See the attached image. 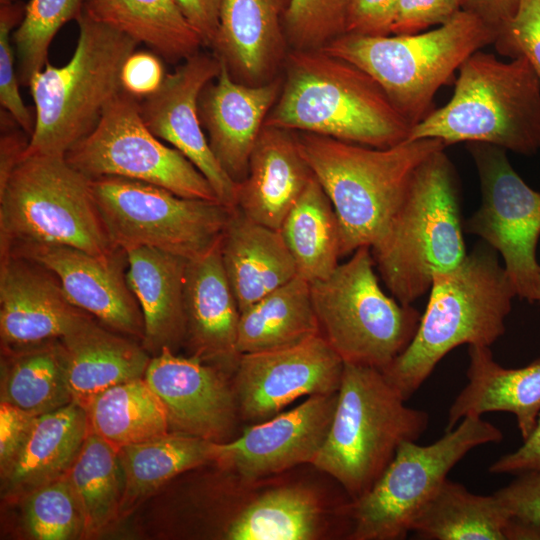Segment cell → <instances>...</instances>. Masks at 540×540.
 Wrapping results in <instances>:
<instances>
[{
	"label": "cell",
	"mask_w": 540,
	"mask_h": 540,
	"mask_svg": "<svg viewBox=\"0 0 540 540\" xmlns=\"http://www.w3.org/2000/svg\"><path fill=\"white\" fill-rule=\"evenodd\" d=\"M286 76L264 125L375 148L412 128L383 88L356 65L321 49L287 53Z\"/></svg>",
	"instance_id": "obj_1"
},
{
	"label": "cell",
	"mask_w": 540,
	"mask_h": 540,
	"mask_svg": "<svg viewBox=\"0 0 540 540\" xmlns=\"http://www.w3.org/2000/svg\"><path fill=\"white\" fill-rule=\"evenodd\" d=\"M514 297L498 253L478 243L456 268L433 276L415 336L383 375L407 401L451 350L490 347L503 336Z\"/></svg>",
	"instance_id": "obj_2"
},
{
	"label": "cell",
	"mask_w": 540,
	"mask_h": 540,
	"mask_svg": "<svg viewBox=\"0 0 540 540\" xmlns=\"http://www.w3.org/2000/svg\"><path fill=\"white\" fill-rule=\"evenodd\" d=\"M295 133L303 158L336 213L341 257L378 242L403 201L416 169L446 147L434 138L375 148Z\"/></svg>",
	"instance_id": "obj_3"
},
{
	"label": "cell",
	"mask_w": 540,
	"mask_h": 540,
	"mask_svg": "<svg viewBox=\"0 0 540 540\" xmlns=\"http://www.w3.org/2000/svg\"><path fill=\"white\" fill-rule=\"evenodd\" d=\"M464 223L454 167L444 149L415 171L385 233L371 247L384 284L404 305L430 290L433 276L466 257Z\"/></svg>",
	"instance_id": "obj_4"
},
{
	"label": "cell",
	"mask_w": 540,
	"mask_h": 540,
	"mask_svg": "<svg viewBox=\"0 0 540 540\" xmlns=\"http://www.w3.org/2000/svg\"><path fill=\"white\" fill-rule=\"evenodd\" d=\"M446 146L487 143L533 155L540 150V85L524 56L501 61L482 49L459 67L450 100L414 125L407 140Z\"/></svg>",
	"instance_id": "obj_5"
},
{
	"label": "cell",
	"mask_w": 540,
	"mask_h": 540,
	"mask_svg": "<svg viewBox=\"0 0 540 540\" xmlns=\"http://www.w3.org/2000/svg\"><path fill=\"white\" fill-rule=\"evenodd\" d=\"M382 371L344 362L333 420L312 465L333 477L354 501L365 494L405 441H416L427 412L407 406Z\"/></svg>",
	"instance_id": "obj_6"
},
{
	"label": "cell",
	"mask_w": 540,
	"mask_h": 540,
	"mask_svg": "<svg viewBox=\"0 0 540 540\" xmlns=\"http://www.w3.org/2000/svg\"><path fill=\"white\" fill-rule=\"evenodd\" d=\"M70 60L49 62L29 83L35 125L25 155L65 156L97 125L105 107L123 91L121 71L137 41L84 13Z\"/></svg>",
	"instance_id": "obj_7"
},
{
	"label": "cell",
	"mask_w": 540,
	"mask_h": 540,
	"mask_svg": "<svg viewBox=\"0 0 540 540\" xmlns=\"http://www.w3.org/2000/svg\"><path fill=\"white\" fill-rule=\"evenodd\" d=\"M496 33L462 9L437 28L415 34H344L321 48L368 73L413 127L433 109V98L473 53Z\"/></svg>",
	"instance_id": "obj_8"
},
{
	"label": "cell",
	"mask_w": 540,
	"mask_h": 540,
	"mask_svg": "<svg viewBox=\"0 0 540 540\" xmlns=\"http://www.w3.org/2000/svg\"><path fill=\"white\" fill-rule=\"evenodd\" d=\"M20 245L73 247L109 255L91 179L65 156L24 155L0 188V253Z\"/></svg>",
	"instance_id": "obj_9"
},
{
	"label": "cell",
	"mask_w": 540,
	"mask_h": 540,
	"mask_svg": "<svg viewBox=\"0 0 540 540\" xmlns=\"http://www.w3.org/2000/svg\"><path fill=\"white\" fill-rule=\"evenodd\" d=\"M310 284L320 334L344 362L383 370L415 336L421 313L383 291L368 246Z\"/></svg>",
	"instance_id": "obj_10"
},
{
	"label": "cell",
	"mask_w": 540,
	"mask_h": 540,
	"mask_svg": "<svg viewBox=\"0 0 540 540\" xmlns=\"http://www.w3.org/2000/svg\"><path fill=\"white\" fill-rule=\"evenodd\" d=\"M502 439L498 427L468 416L432 444L403 442L374 485L352 502L349 539H404L450 470L474 448Z\"/></svg>",
	"instance_id": "obj_11"
},
{
	"label": "cell",
	"mask_w": 540,
	"mask_h": 540,
	"mask_svg": "<svg viewBox=\"0 0 540 540\" xmlns=\"http://www.w3.org/2000/svg\"><path fill=\"white\" fill-rule=\"evenodd\" d=\"M91 191L114 246L150 247L188 260L220 240L231 210L218 201L185 198L117 176L91 179Z\"/></svg>",
	"instance_id": "obj_12"
},
{
	"label": "cell",
	"mask_w": 540,
	"mask_h": 540,
	"mask_svg": "<svg viewBox=\"0 0 540 540\" xmlns=\"http://www.w3.org/2000/svg\"><path fill=\"white\" fill-rule=\"evenodd\" d=\"M158 139L146 126L140 103L122 91L65 158L90 179L123 177L160 186L181 197L220 202L193 163Z\"/></svg>",
	"instance_id": "obj_13"
},
{
	"label": "cell",
	"mask_w": 540,
	"mask_h": 540,
	"mask_svg": "<svg viewBox=\"0 0 540 540\" xmlns=\"http://www.w3.org/2000/svg\"><path fill=\"white\" fill-rule=\"evenodd\" d=\"M467 148L482 199L464 228L502 256L517 297L534 303L540 278V193L516 172L505 149L480 142L467 143Z\"/></svg>",
	"instance_id": "obj_14"
},
{
	"label": "cell",
	"mask_w": 540,
	"mask_h": 540,
	"mask_svg": "<svg viewBox=\"0 0 540 540\" xmlns=\"http://www.w3.org/2000/svg\"><path fill=\"white\" fill-rule=\"evenodd\" d=\"M343 368L320 333L293 346L241 354L231 377L239 416L259 423L299 397L336 393Z\"/></svg>",
	"instance_id": "obj_15"
},
{
	"label": "cell",
	"mask_w": 540,
	"mask_h": 540,
	"mask_svg": "<svg viewBox=\"0 0 540 540\" xmlns=\"http://www.w3.org/2000/svg\"><path fill=\"white\" fill-rule=\"evenodd\" d=\"M215 55L197 53L166 74L159 89L140 103L148 129L181 152L206 177L218 200L236 208L237 183L225 172L203 131L199 97L220 71Z\"/></svg>",
	"instance_id": "obj_16"
},
{
	"label": "cell",
	"mask_w": 540,
	"mask_h": 540,
	"mask_svg": "<svg viewBox=\"0 0 540 540\" xmlns=\"http://www.w3.org/2000/svg\"><path fill=\"white\" fill-rule=\"evenodd\" d=\"M12 252L30 258L59 280L68 301L102 325L142 342V311L127 282V256L117 247L109 255L56 245H20Z\"/></svg>",
	"instance_id": "obj_17"
},
{
	"label": "cell",
	"mask_w": 540,
	"mask_h": 540,
	"mask_svg": "<svg viewBox=\"0 0 540 540\" xmlns=\"http://www.w3.org/2000/svg\"><path fill=\"white\" fill-rule=\"evenodd\" d=\"M144 378L166 408L170 432L228 441L240 417L228 374L164 348L151 357Z\"/></svg>",
	"instance_id": "obj_18"
},
{
	"label": "cell",
	"mask_w": 540,
	"mask_h": 540,
	"mask_svg": "<svg viewBox=\"0 0 540 540\" xmlns=\"http://www.w3.org/2000/svg\"><path fill=\"white\" fill-rule=\"evenodd\" d=\"M338 392L309 396L297 407L219 442L218 463L253 480L302 463L312 464L328 435Z\"/></svg>",
	"instance_id": "obj_19"
},
{
	"label": "cell",
	"mask_w": 540,
	"mask_h": 540,
	"mask_svg": "<svg viewBox=\"0 0 540 540\" xmlns=\"http://www.w3.org/2000/svg\"><path fill=\"white\" fill-rule=\"evenodd\" d=\"M84 313L47 268L12 252L0 254L2 349L60 339Z\"/></svg>",
	"instance_id": "obj_20"
},
{
	"label": "cell",
	"mask_w": 540,
	"mask_h": 540,
	"mask_svg": "<svg viewBox=\"0 0 540 540\" xmlns=\"http://www.w3.org/2000/svg\"><path fill=\"white\" fill-rule=\"evenodd\" d=\"M220 59V58H219ZM220 71L201 92L199 114L217 161L236 182L248 171L252 149L282 88V79L237 81L220 59Z\"/></svg>",
	"instance_id": "obj_21"
},
{
	"label": "cell",
	"mask_w": 540,
	"mask_h": 540,
	"mask_svg": "<svg viewBox=\"0 0 540 540\" xmlns=\"http://www.w3.org/2000/svg\"><path fill=\"white\" fill-rule=\"evenodd\" d=\"M220 240L208 251L187 262L184 282L185 342L191 356L232 377L241 356L237 349L241 312L224 270Z\"/></svg>",
	"instance_id": "obj_22"
},
{
	"label": "cell",
	"mask_w": 540,
	"mask_h": 540,
	"mask_svg": "<svg viewBox=\"0 0 540 540\" xmlns=\"http://www.w3.org/2000/svg\"><path fill=\"white\" fill-rule=\"evenodd\" d=\"M313 177L296 133L263 126L247 174L237 183L236 208L253 221L279 230Z\"/></svg>",
	"instance_id": "obj_23"
},
{
	"label": "cell",
	"mask_w": 540,
	"mask_h": 540,
	"mask_svg": "<svg viewBox=\"0 0 540 540\" xmlns=\"http://www.w3.org/2000/svg\"><path fill=\"white\" fill-rule=\"evenodd\" d=\"M291 0H222L214 54L246 84L267 82L288 44L284 18Z\"/></svg>",
	"instance_id": "obj_24"
},
{
	"label": "cell",
	"mask_w": 540,
	"mask_h": 540,
	"mask_svg": "<svg viewBox=\"0 0 540 540\" xmlns=\"http://www.w3.org/2000/svg\"><path fill=\"white\" fill-rule=\"evenodd\" d=\"M59 341L72 402L84 410L104 390L144 377L151 360L142 344L86 312Z\"/></svg>",
	"instance_id": "obj_25"
},
{
	"label": "cell",
	"mask_w": 540,
	"mask_h": 540,
	"mask_svg": "<svg viewBox=\"0 0 540 540\" xmlns=\"http://www.w3.org/2000/svg\"><path fill=\"white\" fill-rule=\"evenodd\" d=\"M468 355V382L449 408L446 431L468 416L509 412L525 440L540 415V357L524 367L506 368L494 360L489 346H469Z\"/></svg>",
	"instance_id": "obj_26"
},
{
	"label": "cell",
	"mask_w": 540,
	"mask_h": 540,
	"mask_svg": "<svg viewBox=\"0 0 540 540\" xmlns=\"http://www.w3.org/2000/svg\"><path fill=\"white\" fill-rule=\"evenodd\" d=\"M127 282L144 319V349L152 356L185 342L184 282L188 259L150 247L126 249Z\"/></svg>",
	"instance_id": "obj_27"
},
{
	"label": "cell",
	"mask_w": 540,
	"mask_h": 540,
	"mask_svg": "<svg viewBox=\"0 0 540 540\" xmlns=\"http://www.w3.org/2000/svg\"><path fill=\"white\" fill-rule=\"evenodd\" d=\"M220 250L240 312L297 275L280 230L253 221L238 208L230 210Z\"/></svg>",
	"instance_id": "obj_28"
},
{
	"label": "cell",
	"mask_w": 540,
	"mask_h": 540,
	"mask_svg": "<svg viewBox=\"0 0 540 540\" xmlns=\"http://www.w3.org/2000/svg\"><path fill=\"white\" fill-rule=\"evenodd\" d=\"M88 432L86 411L74 402L37 416L17 460L1 479L2 496L23 499L64 476Z\"/></svg>",
	"instance_id": "obj_29"
},
{
	"label": "cell",
	"mask_w": 540,
	"mask_h": 540,
	"mask_svg": "<svg viewBox=\"0 0 540 540\" xmlns=\"http://www.w3.org/2000/svg\"><path fill=\"white\" fill-rule=\"evenodd\" d=\"M84 13L147 45L168 62L186 60L203 45L173 0H87Z\"/></svg>",
	"instance_id": "obj_30"
},
{
	"label": "cell",
	"mask_w": 540,
	"mask_h": 540,
	"mask_svg": "<svg viewBox=\"0 0 540 540\" xmlns=\"http://www.w3.org/2000/svg\"><path fill=\"white\" fill-rule=\"evenodd\" d=\"M319 333L311 284L297 274L241 312L237 349L240 354L270 351Z\"/></svg>",
	"instance_id": "obj_31"
},
{
	"label": "cell",
	"mask_w": 540,
	"mask_h": 540,
	"mask_svg": "<svg viewBox=\"0 0 540 540\" xmlns=\"http://www.w3.org/2000/svg\"><path fill=\"white\" fill-rule=\"evenodd\" d=\"M124 491L120 514L130 511L142 499L176 475L217 462L219 442L169 432L161 437L118 449Z\"/></svg>",
	"instance_id": "obj_32"
},
{
	"label": "cell",
	"mask_w": 540,
	"mask_h": 540,
	"mask_svg": "<svg viewBox=\"0 0 540 540\" xmlns=\"http://www.w3.org/2000/svg\"><path fill=\"white\" fill-rule=\"evenodd\" d=\"M511 519L494 494H474L447 478L416 516L411 532L429 540H507Z\"/></svg>",
	"instance_id": "obj_33"
},
{
	"label": "cell",
	"mask_w": 540,
	"mask_h": 540,
	"mask_svg": "<svg viewBox=\"0 0 540 540\" xmlns=\"http://www.w3.org/2000/svg\"><path fill=\"white\" fill-rule=\"evenodd\" d=\"M85 411L88 431L117 450L170 432L166 408L144 377L104 390Z\"/></svg>",
	"instance_id": "obj_34"
},
{
	"label": "cell",
	"mask_w": 540,
	"mask_h": 540,
	"mask_svg": "<svg viewBox=\"0 0 540 540\" xmlns=\"http://www.w3.org/2000/svg\"><path fill=\"white\" fill-rule=\"evenodd\" d=\"M2 352L1 402L37 416L72 402L59 339Z\"/></svg>",
	"instance_id": "obj_35"
},
{
	"label": "cell",
	"mask_w": 540,
	"mask_h": 540,
	"mask_svg": "<svg viewBox=\"0 0 540 540\" xmlns=\"http://www.w3.org/2000/svg\"><path fill=\"white\" fill-rule=\"evenodd\" d=\"M280 232L297 274L310 283L329 277L340 264V228L332 203L313 177L288 212Z\"/></svg>",
	"instance_id": "obj_36"
},
{
	"label": "cell",
	"mask_w": 540,
	"mask_h": 540,
	"mask_svg": "<svg viewBox=\"0 0 540 540\" xmlns=\"http://www.w3.org/2000/svg\"><path fill=\"white\" fill-rule=\"evenodd\" d=\"M316 495L300 487L268 491L244 507L229 523L228 540H312L321 523Z\"/></svg>",
	"instance_id": "obj_37"
},
{
	"label": "cell",
	"mask_w": 540,
	"mask_h": 540,
	"mask_svg": "<svg viewBox=\"0 0 540 540\" xmlns=\"http://www.w3.org/2000/svg\"><path fill=\"white\" fill-rule=\"evenodd\" d=\"M66 476L84 518V537L102 533L120 514L124 491L118 450L88 432Z\"/></svg>",
	"instance_id": "obj_38"
},
{
	"label": "cell",
	"mask_w": 540,
	"mask_h": 540,
	"mask_svg": "<svg viewBox=\"0 0 540 540\" xmlns=\"http://www.w3.org/2000/svg\"><path fill=\"white\" fill-rule=\"evenodd\" d=\"M87 0H29L22 21L12 36L16 47L17 77L29 86L48 62V49L59 29L78 19Z\"/></svg>",
	"instance_id": "obj_39"
},
{
	"label": "cell",
	"mask_w": 540,
	"mask_h": 540,
	"mask_svg": "<svg viewBox=\"0 0 540 540\" xmlns=\"http://www.w3.org/2000/svg\"><path fill=\"white\" fill-rule=\"evenodd\" d=\"M23 522L37 540L84 537L83 514L66 474L23 498Z\"/></svg>",
	"instance_id": "obj_40"
},
{
	"label": "cell",
	"mask_w": 540,
	"mask_h": 540,
	"mask_svg": "<svg viewBox=\"0 0 540 540\" xmlns=\"http://www.w3.org/2000/svg\"><path fill=\"white\" fill-rule=\"evenodd\" d=\"M350 0H291L284 29L292 49H321L346 34Z\"/></svg>",
	"instance_id": "obj_41"
},
{
	"label": "cell",
	"mask_w": 540,
	"mask_h": 540,
	"mask_svg": "<svg viewBox=\"0 0 540 540\" xmlns=\"http://www.w3.org/2000/svg\"><path fill=\"white\" fill-rule=\"evenodd\" d=\"M25 5L17 1L0 5V103L29 136L34 130L35 121L19 93V80L14 67L11 32L22 21Z\"/></svg>",
	"instance_id": "obj_42"
},
{
	"label": "cell",
	"mask_w": 540,
	"mask_h": 540,
	"mask_svg": "<svg viewBox=\"0 0 540 540\" xmlns=\"http://www.w3.org/2000/svg\"><path fill=\"white\" fill-rule=\"evenodd\" d=\"M494 45L504 56H524L540 85V0H519L515 15Z\"/></svg>",
	"instance_id": "obj_43"
},
{
	"label": "cell",
	"mask_w": 540,
	"mask_h": 540,
	"mask_svg": "<svg viewBox=\"0 0 540 540\" xmlns=\"http://www.w3.org/2000/svg\"><path fill=\"white\" fill-rule=\"evenodd\" d=\"M463 9V0H399L392 34H415L439 26Z\"/></svg>",
	"instance_id": "obj_44"
},
{
	"label": "cell",
	"mask_w": 540,
	"mask_h": 540,
	"mask_svg": "<svg viewBox=\"0 0 540 540\" xmlns=\"http://www.w3.org/2000/svg\"><path fill=\"white\" fill-rule=\"evenodd\" d=\"M37 415L6 402L0 404V474L4 478L22 451Z\"/></svg>",
	"instance_id": "obj_45"
},
{
	"label": "cell",
	"mask_w": 540,
	"mask_h": 540,
	"mask_svg": "<svg viewBox=\"0 0 540 540\" xmlns=\"http://www.w3.org/2000/svg\"><path fill=\"white\" fill-rule=\"evenodd\" d=\"M399 0H350L346 34L386 36L392 34Z\"/></svg>",
	"instance_id": "obj_46"
},
{
	"label": "cell",
	"mask_w": 540,
	"mask_h": 540,
	"mask_svg": "<svg viewBox=\"0 0 540 540\" xmlns=\"http://www.w3.org/2000/svg\"><path fill=\"white\" fill-rule=\"evenodd\" d=\"M494 495L513 517L540 525V471L516 475Z\"/></svg>",
	"instance_id": "obj_47"
},
{
	"label": "cell",
	"mask_w": 540,
	"mask_h": 540,
	"mask_svg": "<svg viewBox=\"0 0 540 540\" xmlns=\"http://www.w3.org/2000/svg\"><path fill=\"white\" fill-rule=\"evenodd\" d=\"M165 76L163 65L155 54L134 51L122 67V89L136 99L146 98L159 89Z\"/></svg>",
	"instance_id": "obj_48"
},
{
	"label": "cell",
	"mask_w": 540,
	"mask_h": 540,
	"mask_svg": "<svg viewBox=\"0 0 540 540\" xmlns=\"http://www.w3.org/2000/svg\"><path fill=\"white\" fill-rule=\"evenodd\" d=\"M199 34L203 45L213 48L220 23L222 0H173Z\"/></svg>",
	"instance_id": "obj_49"
},
{
	"label": "cell",
	"mask_w": 540,
	"mask_h": 540,
	"mask_svg": "<svg viewBox=\"0 0 540 540\" xmlns=\"http://www.w3.org/2000/svg\"><path fill=\"white\" fill-rule=\"evenodd\" d=\"M488 471L492 474L519 475L540 471V415L532 433L515 451L502 455Z\"/></svg>",
	"instance_id": "obj_50"
},
{
	"label": "cell",
	"mask_w": 540,
	"mask_h": 540,
	"mask_svg": "<svg viewBox=\"0 0 540 540\" xmlns=\"http://www.w3.org/2000/svg\"><path fill=\"white\" fill-rule=\"evenodd\" d=\"M518 4L519 0H463V9L476 15L498 38L515 15Z\"/></svg>",
	"instance_id": "obj_51"
},
{
	"label": "cell",
	"mask_w": 540,
	"mask_h": 540,
	"mask_svg": "<svg viewBox=\"0 0 540 540\" xmlns=\"http://www.w3.org/2000/svg\"><path fill=\"white\" fill-rule=\"evenodd\" d=\"M18 0H0V5H9L17 2Z\"/></svg>",
	"instance_id": "obj_52"
},
{
	"label": "cell",
	"mask_w": 540,
	"mask_h": 540,
	"mask_svg": "<svg viewBox=\"0 0 540 540\" xmlns=\"http://www.w3.org/2000/svg\"><path fill=\"white\" fill-rule=\"evenodd\" d=\"M536 303L540 304V278H539V283H538V288H537Z\"/></svg>",
	"instance_id": "obj_53"
}]
</instances>
